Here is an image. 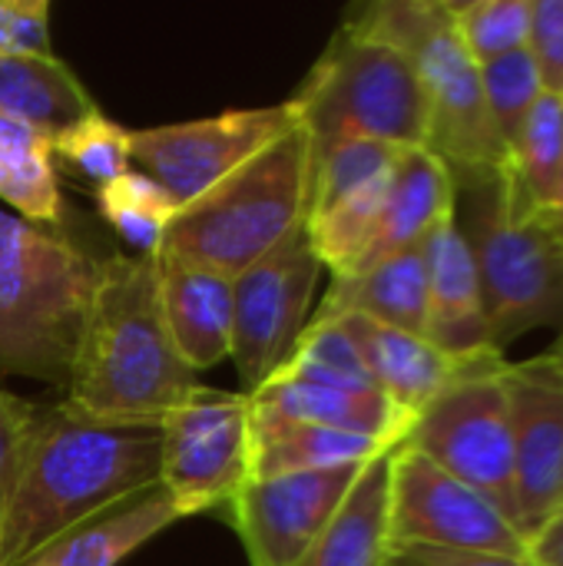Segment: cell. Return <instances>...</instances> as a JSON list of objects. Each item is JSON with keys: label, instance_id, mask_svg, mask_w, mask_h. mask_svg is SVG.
<instances>
[{"label": "cell", "instance_id": "6da1fadb", "mask_svg": "<svg viewBox=\"0 0 563 566\" xmlns=\"http://www.w3.org/2000/svg\"><path fill=\"white\" fill-rule=\"evenodd\" d=\"M159 464V424L100 421L70 401L37 405L0 521V566H20L73 524L156 484Z\"/></svg>", "mask_w": 563, "mask_h": 566}, {"label": "cell", "instance_id": "7a4b0ae2", "mask_svg": "<svg viewBox=\"0 0 563 566\" xmlns=\"http://www.w3.org/2000/svg\"><path fill=\"white\" fill-rule=\"evenodd\" d=\"M196 388L163 318L159 259H100L66 401L113 424H163Z\"/></svg>", "mask_w": 563, "mask_h": 566}, {"label": "cell", "instance_id": "3957f363", "mask_svg": "<svg viewBox=\"0 0 563 566\" xmlns=\"http://www.w3.org/2000/svg\"><path fill=\"white\" fill-rule=\"evenodd\" d=\"M455 226L461 229L498 355L544 325H563V252L521 192L511 163L455 169Z\"/></svg>", "mask_w": 563, "mask_h": 566}, {"label": "cell", "instance_id": "277c9868", "mask_svg": "<svg viewBox=\"0 0 563 566\" xmlns=\"http://www.w3.org/2000/svg\"><path fill=\"white\" fill-rule=\"evenodd\" d=\"M100 259L0 209V371L66 388Z\"/></svg>", "mask_w": 563, "mask_h": 566}, {"label": "cell", "instance_id": "5b68a950", "mask_svg": "<svg viewBox=\"0 0 563 566\" xmlns=\"http://www.w3.org/2000/svg\"><path fill=\"white\" fill-rule=\"evenodd\" d=\"M309 202L312 146L309 133L295 126L202 199L183 206L156 255L236 279L305 226Z\"/></svg>", "mask_w": 563, "mask_h": 566}, {"label": "cell", "instance_id": "8992f818", "mask_svg": "<svg viewBox=\"0 0 563 566\" xmlns=\"http://www.w3.org/2000/svg\"><path fill=\"white\" fill-rule=\"evenodd\" d=\"M309 133L312 163L348 139L428 146V103L411 60L348 20L289 99Z\"/></svg>", "mask_w": 563, "mask_h": 566}, {"label": "cell", "instance_id": "52a82bcc", "mask_svg": "<svg viewBox=\"0 0 563 566\" xmlns=\"http://www.w3.org/2000/svg\"><path fill=\"white\" fill-rule=\"evenodd\" d=\"M345 20L411 60L428 103L431 156L451 172L511 163L484 103L481 66L461 43L448 0H378L355 7Z\"/></svg>", "mask_w": 563, "mask_h": 566}, {"label": "cell", "instance_id": "ba28073f", "mask_svg": "<svg viewBox=\"0 0 563 566\" xmlns=\"http://www.w3.org/2000/svg\"><path fill=\"white\" fill-rule=\"evenodd\" d=\"M504 358L481 365L445 388L411 424L408 444L441 471L484 494L498 511H514V431L504 391Z\"/></svg>", "mask_w": 563, "mask_h": 566}, {"label": "cell", "instance_id": "9c48e42d", "mask_svg": "<svg viewBox=\"0 0 563 566\" xmlns=\"http://www.w3.org/2000/svg\"><path fill=\"white\" fill-rule=\"evenodd\" d=\"M159 428V484L179 517L229 507L252 478V398L199 385Z\"/></svg>", "mask_w": 563, "mask_h": 566}, {"label": "cell", "instance_id": "30bf717a", "mask_svg": "<svg viewBox=\"0 0 563 566\" xmlns=\"http://www.w3.org/2000/svg\"><path fill=\"white\" fill-rule=\"evenodd\" d=\"M295 126L299 116L289 99L279 106L229 109L206 119L129 129V156L183 209Z\"/></svg>", "mask_w": 563, "mask_h": 566}, {"label": "cell", "instance_id": "8fae6325", "mask_svg": "<svg viewBox=\"0 0 563 566\" xmlns=\"http://www.w3.org/2000/svg\"><path fill=\"white\" fill-rule=\"evenodd\" d=\"M388 521L395 551L438 547L465 554L528 557V541L504 511H498L475 488L441 471L408 441L392 451Z\"/></svg>", "mask_w": 563, "mask_h": 566}, {"label": "cell", "instance_id": "7c38bea8", "mask_svg": "<svg viewBox=\"0 0 563 566\" xmlns=\"http://www.w3.org/2000/svg\"><path fill=\"white\" fill-rule=\"evenodd\" d=\"M322 275L305 226L232 279V361L242 395H256L292 355L309 325V305Z\"/></svg>", "mask_w": 563, "mask_h": 566}, {"label": "cell", "instance_id": "4fadbf2b", "mask_svg": "<svg viewBox=\"0 0 563 566\" xmlns=\"http://www.w3.org/2000/svg\"><path fill=\"white\" fill-rule=\"evenodd\" d=\"M365 464L249 478L229 504L249 566H295L332 524Z\"/></svg>", "mask_w": 563, "mask_h": 566}, {"label": "cell", "instance_id": "5bb4252c", "mask_svg": "<svg viewBox=\"0 0 563 566\" xmlns=\"http://www.w3.org/2000/svg\"><path fill=\"white\" fill-rule=\"evenodd\" d=\"M514 431V511L531 541L563 504V375L544 358L504 365Z\"/></svg>", "mask_w": 563, "mask_h": 566}, {"label": "cell", "instance_id": "9a60e30c", "mask_svg": "<svg viewBox=\"0 0 563 566\" xmlns=\"http://www.w3.org/2000/svg\"><path fill=\"white\" fill-rule=\"evenodd\" d=\"M332 325H338L352 338L372 385L408 418H418L445 388H451L465 375L478 371L488 361L504 358V355H451L435 342H428L425 335L388 328L362 315H345L335 318Z\"/></svg>", "mask_w": 563, "mask_h": 566}, {"label": "cell", "instance_id": "2e32d148", "mask_svg": "<svg viewBox=\"0 0 563 566\" xmlns=\"http://www.w3.org/2000/svg\"><path fill=\"white\" fill-rule=\"evenodd\" d=\"M425 265L428 342L451 355H498L488 338L475 259L461 229L455 226V216H445L425 239Z\"/></svg>", "mask_w": 563, "mask_h": 566}, {"label": "cell", "instance_id": "e0dca14e", "mask_svg": "<svg viewBox=\"0 0 563 566\" xmlns=\"http://www.w3.org/2000/svg\"><path fill=\"white\" fill-rule=\"evenodd\" d=\"M159 259V255H156ZM159 302L169 338L192 371L232 355V279L159 259Z\"/></svg>", "mask_w": 563, "mask_h": 566}, {"label": "cell", "instance_id": "ac0fdd59", "mask_svg": "<svg viewBox=\"0 0 563 566\" xmlns=\"http://www.w3.org/2000/svg\"><path fill=\"white\" fill-rule=\"evenodd\" d=\"M252 398V415L262 421L312 424L375 438L385 444H402L415 424L402 408H395L382 391H345L309 381H265Z\"/></svg>", "mask_w": 563, "mask_h": 566}, {"label": "cell", "instance_id": "d6986e66", "mask_svg": "<svg viewBox=\"0 0 563 566\" xmlns=\"http://www.w3.org/2000/svg\"><path fill=\"white\" fill-rule=\"evenodd\" d=\"M176 521L183 517L173 507L166 488L156 481L139 494L73 524L20 566H119L133 551H139Z\"/></svg>", "mask_w": 563, "mask_h": 566}, {"label": "cell", "instance_id": "ffe728a7", "mask_svg": "<svg viewBox=\"0 0 563 566\" xmlns=\"http://www.w3.org/2000/svg\"><path fill=\"white\" fill-rule=\"evenodd\" d=\"M451 209H455L451 169L428 149H405V156L392 176L375 232H372L365 252L358 255V262L345 275L365 272L398 252L425 245V239L435 232V226L445 216H451Z\"/></svg>", "mask_w": 563, "mask_h": 566}, {"label": "cell", "instance_id": "44dd1931", "mask_svg": "<svg viewBox=\"0 0 563 566\" xmlns=\"http://www.w3.org/2000/svg\"><path fill=\"white\" fill-rule=\"evenodd\" d=\"M362 315L388 328L428 338V265L425 245L398 252L365 272L332 275V285L309 322Z\"/></svg>", "mask_w": 563, "mask_h": 566}, {"label": "cell", "instance_id": "7402d4cb", "mask_svg": "<svg viewBox=\"0 0 563 566\" xmlns=\"http://www.w3.org/2000/svg\"><path fill=\"white\" fill-rule=\"evenodd\" d=\"M392 451L365 464L332 524L295 566H402L388 521Z\"/></svg>", "mask_w": 563, "mask_h": 566}, {"label": "cell", "instance_id": "603a6c76", "mask_svg": "<svg viewBox=\"0 0 563 566\" xmlns=\"http://www.w3.org/2000/svg\"><path fill=\"white\" fill-rule=\"evenodd\" d=\"M96 109L83 80L56 53L0 56V116L20 119L53 139Z\"/></svg>", "mask_w": 563, "mask_h": 566}, {"label": "cell", "instance_id": "cb8c5ba5", "mask_svg": "<svg viewBox=\"0 0 563 566\" xmlns=\"http://www.w3.org/2000/svg\"><path fill=\"white\" fill-rule=\"evenodd\" d=\"M392 448H398V444H385L375 438L332 431V428L262 421L252 415V478L368 464Z\"/></svg>", "mask_w": 563, "mask_h": 566}, {"label": "cell", "instance_id": "d4e9b609", "mask_svg": "<svg viewBox=\"0 0 563 566\" xmlns=\"http://www.w3.org/2000/svg\"><path fill=\"white\" fill-rule=\"evenodd\" d=\"M0 199L40 229H60L66 212L53 139L10 116H0Z\"/></svg>", "mask_w": 563, "mask_h": 566}, {"label": "cell", "instance_id": "484cf974", "mask_svg": "<svg viewBox=\"0 0 563 566\" xmlns=\"http://www.w3.org/2000/svg\"><path fill=\"white\" fill-rule=\"evenodd\" d=\"M93 199L103 222L133 249V255H156L169 222L179 212L166 189L139 169L100 186Z\"/></svg>", "mask_w": 563, "mask_h": 566}, {"label": "cell", "instance_id": "4316f807", "mask_svg": "<svg viewBox=\"0 0 563 566\" xmlns=\"http://www.w3.org/2000/svg\"><path fill=\"white\" fill-rule=\"evenodd\" d=\"M129 129L110 119L103 109L83 116L70 129L53 136V166L90 186L93 192L129 172Z\"/></svg>", "mask_w": 563, "mask_h": 566}, {"label": "cell", "instance_id": "83f0119b", "mask_svg": "<svg viewBox=\"0 0 563 566\" xmlns=\"http://www.w3.org/2000/svg\"><path fill=\"white\" fill-rule=\"evenodd\" d=\"M511 172L534 209H548L563 163V96L541 93L518 139L511 143Z\"/></svg>", "mask_w": 563, "mask_h": 566}, {"label": "cell", "instance_id": "f1b7e54d", "mask_svg": "<svg viewBox=\"0 0 563 566\" xmlns=\"http://www.w3.org/2000/svg\"><path fill=\"white\" fill-rule=\"evenodd\" d=\"M282 381H309L345 391H378L352 345V338L332 322H309L285 365L272 375ZM269 378V381H272Z\"/></svg>", "mask_w": 563, "mask_h": 566}, {"label": "cell", "instance_id": "f546056e", "mask_svg": "<svg viewBox=\"0 0 563 566\" xmlns=\"http://www.w3.org/2000/svg\"><path fill=\"white\" fill-rule=\"evenodd\" d=\"M534 0H448L461 43L478 66L528 46Z\"/></svg>", "mask_w": 563, "mask_h": 566}, {"label": "cell", "instance_id": "4dcf8cb0", "mask_svg": "<svg viewBox=\"0 0 563 566\" xmlns=\"http://www.w3.org/2000/svg\"><path fill=\"white\" fill-rule=\"evenodd\" d=\"M481 90H484V103L491 113V123L504 143V149L511 153V143L518 139L524 119L531 116L534 103L544 93L541 73L534 66V56L524 50H514L494 63L481 66Z\"/></svg>", "mask_w": 563, "mask_h": 566}, {"label": "cell", "instance_id": "1f68e13d", "mask_svg": "<svg viewBox=\"0 0 563 566\" xmlns=\"http://www.w3.org/2000/svg\"><path fill=\"white\" fill-rule=\"evenodd\" d=\"M402 156H405V149L388 146V143H372V139H348V143L332 146L322 159L312 163L309 212H319V209L332 206L335 199H342L345 192L395 172Z\"/></svg>", "mask_w": 563, "mask_h": 566}, {"label": "cell", "instance_id": "d6a6232c", "mask_svg": "<svg viewBox=\"0 0 563 566\" xmlns=\"http://www.w3.org/2000/svg\"><path fill=\"white\" fill-rule=\"evenodd\" d=\"M53 53L46 0H0V56Z\"/></svg>", "mask_w": 563, "mask_h": 566}, {"label": "cell", "instance_id": "836d02e7", "mask_svg": "<svg viewBox=\"0 0 563 566\" xmlns=\"http://www.w3.org/2000/svg\"><path fill=\"white\" fill-rule=\"evenodd\" d=\"M528 53L534 56L544 93L563 96V0L531 3Z\"/></svg>", "mask_w": 563, "mask_h": 566}, {"label": "cell", "instance_id": "e575fe53", "mask_svg": "<svg viewBox=\"0 0 563 566\" xmlns=\"http://www.w3.org/2000/svg\"><path fill=\"white\" fill-rule=\"evenodd\" d=\"M33 421H37V405L0 388V521H3L10 491L17 484V474H20V461H23V448H27Z\"/></svg>", "mask_w": 563, "mask_h": 566}, {"label": "cell", "instance_id": "d590c367", "mask_svg": "<svg viewBox=\"0 0 563 566\" xmlns=\"http://www.w3.org/2000/svg\"><path fill=\"white\" fill-rule=\"evenodd\" d=\"M395 554L405 566H534L528 557L465 554V551H438V547H405Z\"/></svg>", "mask_w": 563, "mask_h": 566}, {"label": "cell", "instance_id": "8d00e7d4", "mask_svg": "<svg viewBox=\"0 0 563 566\" xmlns=\"http://www.w3.org/2000/svg\"><path fill=\"white\" fill-rule=\"evenodd\" d=\"M528 560L534 566H563V504L528 541Z\"/></svg>", "mask_w": 563, "mask_h": 566}, {"label": "cell", "instance_id": "74e56055", "mask_svg": "<svg viewBox=\"0 0 563 566\" xmlns=\"http://www.w3.org/2000/svg\"><path fill=\"white\" fill-rule=\"evenodd\" d=\"M541 226L548 229V235L557 242V249L563 252V209H538Z\"/></svg>", "mask_w": 563, "mask_h": 566}, {"label": "cell", "instance_id": "f35d334b", "mask_svg": "<svg viewBox=\"0 0 563 566\" xmlns=\"http://www.w3.org/2000/svg\"><path fill=\"white\" fill-rule=\"evenodd\" d=\"M544 358H548V361H551V365H554V368L563 375V332H561V338H557V345H554L551 352H544Z\"/></svg>", "mask_w": 563, "mask_h": 566}, {"label": "cell", "instance_id": "ab89813d", "mask_svg": "<svg viewBox=\"0 0 563 566\" xmlns=\"http://www.w3.org/2000/svg\"><path fill=\"white\" fill-rule=\"evenodd\" d=\"M548 209H563V163H561V172H557V182H554V192H551Z\"/></svg>", "mask_w": 563, "mask_h": 566}]
</instances>
